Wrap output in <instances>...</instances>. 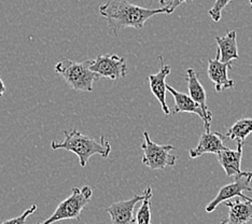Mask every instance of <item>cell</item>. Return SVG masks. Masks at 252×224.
Masks as SVG:
<instances>
[{
    "label": "cell",
    "instance_id": "1",
    "mask_svg": "<svg viewBox=\"0 0 252 224\" xmlns=\"http://www.w3.org/2000/svg\"><path fill=\"white\" fill-rule=\"evenodd\" d=\"M99 13L108 22L114 36L124 28L141 30L152 16L166 14L164 8L148 9L130 3L125 0H108L99 7Z\"/></svg>",
    "mask_w": 252,
    "mask_h": 224
},
{
    "label": "cell",
    "instance_id": "2",
    "mask_svg": "<svg viewBox=\"0 0 252 224\" xmlns=\"http://www.w3.org/2000/svg\"><path fill=\"white\" fill-rule=\"evenodd\" d=\"M65 139L62 142L52 141L51 148L53 150H63L74 153L79 159V164L81 167L88 165L89 160L93 155H100L101 158L107 159L111 152L110 142L105 139L104 136H100V142H97L94 138L85 136L77 129L65 130Z\"/></svg>",
    "mask_w": 252,
    "mask_h": 224
},
{
    "label": "cell",
    "instance_id": "3",
    "mask_svg": "<svg viewBox=\"0 0 252 224\" xmlns=\"http://www.w3.org/2000/svg\"><path fill=\"white\" fill-rule=\"evenodd\" d=\"M54 70L61 74L71 89L81 92H92L94 83L100 79L98 74L91 70L90 60L85 62L63 60L55 65Z\"/></svg>",
    "mask_w": 252,
    "mask_h": 224
},
{
    "label": "cell",
    "instance_id": "4",
    "mask_svg": "<svg viewBox=\"0 0 252 224\" xmlns=\"http://www.w3.org/2000/svg\"><path fill=\"white\" fill-rule=\"evenodd\" d=\"M93 196V190L89 186L72 188L71 195L57 206L53 215L39 224H54L63 220H80L81 212Z\"/></svg>",
    "mask_w": 252,
    "mask_h": 224
},
{
    "label": "cell",
    "instance_id": "5",
    "mask_svg": "<svg viewBox=\"0 0 252 224\" xmlns=\"http://www.w3.org/2000/svg\"><path fill=\"white\" fill-rule=\"evenodd\" d=\"M144 151L142 164L152 170H164L167 166H175L177 157L171 153L175 147L171 145H158L151 140L148 131H144V142L141 143Z\"/></svg>",
    "mask_w": 252,
    "mask_h": 224
},
{
    "label": "cell",
    "instance_id": "6",
    "mask_svg": "<svg viewBox=\"0 0 252 224\" xmlns=\"http://www.w3.org/2000/svg\"><path fill=\"white\" fill-rule=\"evenodd\" d=\"M252 180V172L251 171H244L243 176H239L235 178V181L226 185L220 189L219 193L217 196L211 200V202L206 207V211L213 212L217 209V207L220 204L226 202V200H231L235 197H240L245 200H249L252 202V198L249 196H246L244 194L245 191L252 192V188L250 187V181Z\"/></svg>",
    "mask_w": 252,
    "mask_h": 224
},
{
    "label": "cell",
    "instance_id": "7",
    "mask_svg": "<svg viewBox=\"0 0 252 224\" xmlns=\"http://www.w3.org/2000/svg\"><path fill=\"white\" fill-rule=\"evenodd\" d=\"M90 68L100 78L111 80L126 77L128 70L124 57L116 54L99 55L95 60H90Z\"/></svg>",
    "mask_w": 252,
    "mask_h": 224
},
{
    "label": "cell",
    "instance_id": "8",
    "mask_svg": "<svg viewBox=\"0 0 252 224\" xmlns=\"http://www.w3.org/2000/svg\"><path fill=\"white\" fill-rule=\"evenodd\" d=\"M144 198L145 193L142 195L136 194L129 199L113 203L107 207L106 211L110 215L112 224H137L135 206L137 203L142 202Z\"/></svg>",
    "mask_w": 252,
    "mask_h": 224
},
{
    "label": "cell",
    "instance_id": "9",
    "mask_svg": "<svg viewBox=\"0 0 252 224\" xmlns=\"http://www.w3.org/2000/svg\"><path fill=\"white\" fill-rule=\"evenodd\" d=\"M186 79L188 82L189 95H190L192 97V99L195 100L203 109V112L205 116V122H204L205 131H210L211 121H213V113H211V111L209 110L207 102H206L207 95H206L204 86L200 84L197 73L194 71L193 68L187 69Z\"/></svg>",
    "mask_w": 252,
    "mask_h": 224
},
{
    "label": "cell",
    "instance_id": "10",
    "mask_svg": "<svg viewBox=\"0 0 252 224\" xmlns=\"http://www.w3.org/2000/svg\"><path fill=\"white\" fill-rule=\"evenodd\" d=\"M158 60L159 70L157 73L150 74L148 80L152 94L158 100V102L161 103L162 111L166 116H168V114H170V109L167 106V102H166V92H167V89H166V85H167V83H166V78L170 73L171 67L165 64L163 56H158Z\"/></svg>",
    "mask_w": 252,
    "mask_h": 224
},
{
    "label": "cell",
    "instance_id": "11",
    "mask_svg": "<svg viewBox=\"0 0 252 224\" xmlns=\"http://www.w3.org/2000/svg\"><path fill=\"white\" fill-rule=\"evenodd\" d=\"M230 69H233V63H222L218 51L216 59L208 61V77L215 84L217 92L234 88L235 82L227 76V71Z\"/></svg>",
    "mask_w": 252,
    "mask_h": 224
},
{
    "label": "cell",
    "instance_id": "12",
    "mask_svg": "<svg viewBox=\"0 0 252 224\" xmlns=\"http://www.w3.org/2000/svg\"><path fill=\"white\" fill-rule=\"evenodd\" d=\"M244 146L245 142H237L236 150H232V149L226 147L224 150L217 154L218 162L220 163L222 168L224 169L227 177L236 178L244 175V171L240 169Z\"/></svg>",
    "mask_w": 252,
    "mask_h": 224
},
{
    "label": "cell",
    "instance_id": "13",
    "mask_svg": "<svg viewBox=\"0 0 252 224\" xmlns=\"http://www.w3.org/2000/svg\"><path fill=\"white\" fill-rule=\"evenodd\" d=\"M225 136L222 135L221 133H211V131H205V133L200 136L199 141L195 148L191 149L189 151V154L192 159H196L202 157L203 154L206 153H213L218 154L220 151L224 150L226 148L224 146V139Z\"/></svg>",
    "mask_w": 252,
    "mask_h": 224
},
{
    "label": "cell",
    "instance_id": "14",
    "mask_svg": "<svg viewBox=\"0 0 252 224\" xmlns=\"http://www.w3.org/2000/svg\"><path fill=\"white\" fill-rule=\"evenodd\" d=\"M224 204L228 207V215L221 224H248L252 220V202L235 197Z\"/></svg>",
    "mask_w": 252,
    "mask_h": 224
},
{
    "label": "cell",
    "instance_id": "15",
    "mask_svg": "<svg viewBox=\"0 0 252 224\" xmlns=\"http://www.w3.org/2000/svg\"><path fill=\"white\" fill-rule=\"evenodd\" d=\"M166 89H167L169 93L173 95L175 99V107H174L173 114H178L181 112L194 113V114H197V116L203 120V122H205V116H204L202 107H200L195 100H193L190 95L178 92L177 90H175L173 86H170L168 83L166 85Z\"/></svg>",
    "mask_w": 252,
    "mask_h": 224
},
{
    "label": "cell",
    "instance_id": "16",
    "mask_svg": "<svg viewBox=\"0 0 252 224\" xmlns=\"http://www.w3.org/2000/svg\"><path fill=\"white\" fill-rule=\"evenodd\" d=\"M216 41L218 44V52L220 53V61L222 63H231L233 60L238 59L236 32H227L224 37L217 36Z\"/></svg>",
    "mask_w": 252,
    "mask_h": 224
},
{
    "label": "cell",
    "instance_id": "17",
    "mask_svg": "<svg viewBox=\"0 0 252 224\" xmlns=\"http://www.w3.org/2000/svg\"><path fill=\"white\" fill-rule=\"evenodd\" d=\"M252 133V119H242L238 120L232 128H228L225 135L226 138L231 140H236L237 142H245Z\"/></svg>",
    "mask_w": 252,
    "mask_h": 224
},
{
    "label": "cell",
    "instance_id": "18",
    "mask_svg": "<svg viewBox=\"0 0 252 224\" xmlns=\"http://www.w3.org/2000/svg\"><path fill=\"white\" fill-rule=\"evenodd\" d=\"M145 198L142 200L140 208L137 211L136 222L137 224H151V204H152V189L147 188L145 190Z\"/></svg>",
    "mask_w": 252,
    "mask_h": 224
},
{
    "label": "cell",
    "instance_id": "19",
    "mask_svg": "<svg viewBox=\"0 0 252 224\" xmlns=\"http://www.w3.org/2000/svg\"><path fill=\"white\" fill-rule=\"evenodd\" d=\"M232 0H216L213 8L209 10L208 14L210 15L214 22H219L222 16V11L225 9L226 5L230 3Z\"/></svg>",
    "mask_w": 252,
    "mask_h": 224
},
{
    "label": "cell",
    "instance_id": "20",
    "mask_svg": "<svg viewBox=\"0 0 252 224\" xmlns=\"http://www.w3.org/2000/svg\"><path fill=\"white\" fill-rule=\"evenodd\" d=\"M36 210H37V205L33 204L27 210H25L24 212H23L21 216L12 218V219H9L7 221L2 222L1 224H25L26 220L28 219V217L32 216Z\"/></svg>",
    "mask_w": 252,
    "mask_h": 224
},
{
    "label": "cell",
    "instance_id": "21",
    "mask_svg": "<svg viewBox=\"0 0 252 224\" xmlns=\"http://www.w3.org/2000/svg\"><path fill=\"white\" fill-rule=\"evenodd\" d=\"M193 0H159V3L163 5L166 11V14H171L175 12V10L182 3H190Z\"/></svg>",
    "mask_w": 252,
    "mask_h": 224
},
{
    "label": "cell",
    "instance_id": "22",
    "mask_svg": "<svg viewBox=\"0 0 252 224\" xmlns=\"http://www.w3.org/2000/svg\"><path fill=\"white\" fill-rule=\"evenodd\" d=\"M4 92H5V85L2 81V79L0 78V98H1L2 95L4 94Z\"/></svg>",
    "mask_w": 252,
    "mask_h": 224
},
{
    "label": "cell",
    "instance_id": "23",
    "mask_svg": "<svg viewBox=\"0 0 252 224\" xmlns=\"http://www.w3.org/2000/svg\"><path fill=\"white\" fill-rule=\"evenodd\" d=\"M249 2H250V4H251V7H252V0H249Z\"/></svg>",
    "mask_w": 252,
    "mask_h": 224
},
{
    "label": "cell",
    "instance_id": "24",
    "mask_svg": "<svg viewBox=\"0 0 252 224\" xmlns=\"http://www.w3.org/2000/svg\"><path fill=\"white\" fill-rule=\"evenodd\" d=\"M151 2H152V0H151Z\"/></svg>",
    "mask_w": 252,
    "mask_h": 224
}]
</instances>
